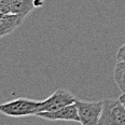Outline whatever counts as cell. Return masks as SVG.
<instances>
[{"label":"cell","instance_id":"1","mask_svg":"<svg viewBox=\"0 0 125 125\" xmlns=\"http://www.w3.org/2000/svg\"><path fill=\"white\" fill-rule=\"evenodd\" d=\"M41 101L29 98H16L11 101L0 105V112L11 118H24V116L37 115L39 113Z\"/></svg>","mask_w":125,"mask_h":125},{"label":"cell","instance_id":"2","mask_svg":"<svg viewBox=\"0 0 125 125\" xmlns=\"http://www.w3.org/2000/svg\"><path fill=\"white\" fill-rule=\"evenodd\" d=\"M98 125H125V106L121 100H103V109Z\"/></svg>","mask_w":125,"mask_h":125},{"label":"cell","instance_id":"3","mask_svg":"<svg viewBox=\"0 0 125 125\" xmlns=\"http://www.w3.org/2000/svg\"><path fill=\"white\" fill-rule=\"evenodd\" d=\"M75 106L82 125H97L100 118L103 101H82L75 99Z\"/></svg>","mask_w":125,"mask_h":125},{"label":"cell","instance_id":"4","mask_svg":"<svg viewBox=\"0 0 125 125\" xmlns=\"http://www.w3.org/2000/svg\"><path fill=\"white\" fill-rule=\"evenodd\" d=\"M77 98L66 90H56L52 95L41 101L39 112L42 111H55L66 107L71 104H74Z\"/></svg>","mask_w":125,"mask_h":125},{"label":"cell","instance_id":"5","mask_svg":"<svg viewBox=\"0 0 125 125\" xmlns=\"http://www.w3.org/2000/svg\"><path fill=\"white\" fill-rule=\"evenodd\" d=\"M36 116L49 120V121H70L80 123V118L75 103L62 107L55 111H42V112H39Z\"/></svg>","mask_w":125,"mask_h":125},{"label":"cell","instance_id":"6","mask_svg":"<svg viewBox=\"0 0 125 125\" xmlns=\"http://www.w3.org/2000/svg\"><path fill=\"white\" fill-rule=\"evenodd\" d=\"M24 19L25 17L17 14H13V13L4 15V17L0 22V38L7 36L8 33L13 31L16 27H19L24 21Z\"/></svg>","mask_w":125,"mask_h":125},{"label":"cell","instance_id":"7","mask_svg":"<svg viewBox=\"0 0 125 125\" xmlns=\"http://www.w3.org/2000/svg\"><path fill=\"white\" fill-rule=\"evenodd\" d=\"M12 13L25 17L36 8L33 0H11Z\"/></svg>","mask_w":125,"mask_h":125},{"label":"cell","instance_id":"8","mask_svg":"<svg viewBox=\"0 0 125 125\" xmlns=\"http://www.w3.org/2000/svg\"><path fill=\"white\" fill-rule=\"evenodd\" d=\"M114 81L122 93H125V64L118 62L114 68Z\"/></svg>","mask_w":125,"mask_h":125},{"label":"cell","instance_id":"9","mask_svg":"<svg viewBox=\"0 0 125 125\" xmlns=\"http://www.w3.org/2000/svg\"><path fill=\"white\" fill-rule=\"evenodd\" d=\"M0 12L3 13V14L12 13L11 0H0Z\"/></svg>","mask_w":125,"mask_h":125},{"label":"cell","instance_id":"10","mask_svg":"<svg viewBox=\"0 0 125 125\" xmlns=\"http://www.w3.org/2000/svg\"><path fill=\"white\" fill-rule=\"evenodd\" d=\"M116 62L125 64V43L120 46L118 52H116Z\"/></svg>","mask_w":125,"mask_h":125},{"label":"cell","instance_id":"11","mask_svg":"<svg viewBox=\"0 0 125 125\" xmlns=\"http://www.w3.org/2000/svg\"><path fill=\"white\" fill-rule=\"evenodd\" d=\"M33 2H35L36 8H38V7H42L43 6L44 0H33Z\"/></svg>","mask_w":125,"mask_h":125},{"label":"cell","instance_id":"12","mask_svg":"<svg viewBox=\"0 0 125 125\" xmlns=\"http://www.w3.org/2000/svg\"><path fill=\"white\" fill-rule=\"evenodd\" d=\"M119 99L121 100V103H122V104H123V105L125 106V93H122V95L119 97Z\"/></svg>","mask_w":125,"mask_h":125}]
</instances>
